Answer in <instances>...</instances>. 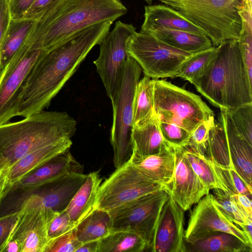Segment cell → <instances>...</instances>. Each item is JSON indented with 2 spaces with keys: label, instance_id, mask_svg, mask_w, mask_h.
Instances as JSON below:
<instances>
[{
  "label": "cell",
  "instance_id": "6da1fadb",
  "mask_svg": "<svg viewBox=\"0 0 252 252\" xmlns=\"http://www.w3.org/2000/svg\"><path fill=\"white\" fill-rule=\"evenodd\" d=\"M113 23L104 22L80 31L40 57L19 92L17 116L26 117L48 107Z\"/></svg>",
  "mask_w": 252,
  "mask_h": 252
},
{
  "label": "cell",
  "instance_id": "7a4b0ae2",
  "mask_svg": "<svg viewBox=\"0 0 252 252\" xmlns=\"http://www.w3.org/2000/svg\"><path fill=\"white\" fill-rule=\"evenodd\" d=\"M127 12L120 0H61L35 21L23 44L48 51L76 32L95 24L114 22Z\"/></svg>",
  "mask_w": 252,
  "mask_h": 252
},
{
  "label": "cell",
  "instance_id": "3957f363",
  "mask_svg": "<svg viewBox=\"0 0 252 252\" xmlns=\"http://www.w3.org/2000/svg\"><path fill=\"white\" fill-rule=\"evenodd\" d=\"M76 120L65 112L41 111L21 120L0 125V172L4 175L30 153L71 139Z\"/></svg>",
  "mask_w": 252,
  "mask_h": 252
},
{
  "label": "cell",
  "instance_id": "277c9868",
  "mask_svg": "<svg viewBox=\"0 0 252 252\" xmlns=\"http://www.w3.org/2000/svg\"><path fill=\"white\" fill-rule=\"evenodd\" d=\"M194 85L220 110L252 103V82L243 63L238 40H226L217 46L211 64Z\"/></svg>",
  "mask_w": 252,
  "mask_h": 252
},
{
  "label": "cell",
  "instance_id": "5b68a950",
  "mask_svg": "<svg viewBox=\"0 0 252 252\" xmlns=\"http://www.w3.org/2000/svg\"><path fill=\"white\" fill-rule=\"evenodd\" d=\"M200 28L217 47L228 40H238L244 0H158Z\"/></svg>",
  "mask_w": 252,
  "mask_h": 252
},
{
  "label": "cell",
  "instance_id": "8992f818",
  "mask_svg": "<svg viewBox=\"0 0 252 252\" xmlns=\"http://www.w3.org/2000/svg\"><path fill=\"white\" fill-rule=\"evenodd\" d=\"M154 111L158 122L173 124L190 134L214 116L199 95L162 79L155 81Z\"/></svg>",
  "mask_w": 252,
  "mask_h": 252
},
{
  "label": "cell",
  "instance_id": "52a82bcc",
  "mask_svg": "<svg viewBox=\"0 0 252 252\" xmlns=\"http://www.w3.org/2000/svg\"><path fill=\"white\" fill-rule=\"evenodd\" d=\"M142 69L130 57L127 58L123 77L113 101V121L110 142L113 150V163L116 168L127 162L132 150L131 131L133 126V101Z\"/></svg>",
  "mask_w": 252,
  "mask_h": 252
},
{
  "label": "cell",
  "instance_id": "ba28073f",
  "mask_svg": "<svg viewBox=\"0 0 252 252\" xmlns=\"http://www.w3.org/2000/svg\"><path fill=\"white\" fill-rule=\"evenodd\" d=\"M126 49L145 75L155 79L175 77L181 66L193 54L174 48L141 31L128 39Z\"/></svg>",
  "mask_w": 252,
  "mask_h": 252
},
{
  "label": "cell",
  "instance_id": "9c48e42d",
  "mask_svg": "<svg viewBox=\"0 0 252 252\" xmlns=\"http://www.w3.org/2000/svg\"><path fill=\"white\" fill-rule=\"evenodd\" d=\"M69 150L6 187L0 194V217L19 211L29 193L39 187L67 173H83V166L74 158Z\"/></svg>",
  "mask_w": 252,
  "mask_h": 252
},
{
  "label": "cell",
  "instance_id": "30bf717a",
  "mask_svg": "<svg viewBox=\"0 0 252 252\" xmlns=\"http://www.w3.org/2000/svg\"><path fill=\"white\" fill-rule=\"evenodd\" d=\"M116 169L101 183L94 209L109 212L142 196L164 189L163 186L147 177L129 160Z\"/></svg>",
  "mask_w": 252,
  "mask_h": 252
},
{
  "label": "cell",
  "instance_id": "8fae6325",
  "mask_svg": "<svg viewBox=\"0 0 252 252\" xmlns=\"http://www.w3.org/2000/svg\"><path fill=\"white\" fill-rule=\"evenodd\" d=\"M169 195L164 189L142 196L108 212L112 231H128L150 245L161 209Z\"/></svg>",
  "mask_w": 252,
  "mask_h": 252
},
{
  "label": "cell",
  "instance_id": "7c38bea8",
  "mask_svg": "<svg viewBox=\"0 0 252 252\" xmlns=\"http://www.w3.org/2000/svg\"><path fill=\"white\" fill-rule=\"evenodd\" d=\"M136 32L133 25L118 21L99 44V55L94 64L111 101L120 85L128 56L127 41Z\"/></svg>",
  "mask_w": 252,
  "mask_h": 252
},
{
  "label": "cell",
  "instance_id": "4fadbf2b",
  "mask_svg": "<svg viewBox=\"0 0 252 252\" xmlns=\"http://www.w3.org/2000/svg\"><path fill=\"white\" fill-rule=\"evenodd\" d=\"M9 240L17 242L21 252H46L51 243L48 230L59 213L29 195L22 203Z\"/></svg>",
  "mask_w": 252,
  "mask_h": 252
},
{
  "label": "cell",
  "instance_id": "5bb4252c",
  "mask_svg": "<svg viewBox=\"0 0 252 252\" xmlns=\"http://www.w3.org/2000/svg\"><path fill=\"white\" fill-rule=\"evenodd\" d=\"M46 51L22 44L0 70V125L17 116L16 105L21 89L32 68Z\"/></svg>",
  "mask_w": 252,
  "mask_h": 252
},
{
  "label": "cell",
  "instance_id": "9a60e30c",
  "mask_svg": "<svg viewBox=\"0 0 252 252\" xmlns=\"http://www.w3.org/2000/svg\"><path fill=\"white\" fill-rule=\"evenodd\" d=\"M216 231L233 234L252 248V242L244 231L220 213L213 203V194L209 193L196 203L191 211L185 231V239L186 242L192 244Z\"/></svg>",
  "mask_w": 252,
  "mask_h": 252
},
{
  "label": "cell",
  "instance_id": "2e32d148",
  "mask_svg": "<svg viewBox=\"0 0 252 252\" xmlns=\"http://www.w3.org/2000/svg\"><path fill=\"white\" fill-rule=\"evenodd\" d=\"M184 211L169 196L164 203L148 247L152 252H186Z\"/></svg>",
  "mask_w": 252,
  "mask_h": 252
},
{
  "label": "cell",
  "instance_id": "e0dca14e",
  "mask_svg": "<svg viewBox=\"0 0 252 252\" xmlns=\"http://www.w3.org/2000/svg\"><path fill=\"white\" fill-rule=\"evenodd\" d=\"M175 162L171 182L163 187L169 195L184 211L190 209L210 190L193 171L181 147H173Z\"/></svg>",
  "mask_w": 252,
  "mask_h": 252
},
{
  "label": "cell",
  "instance_id": "ac0fdd59",
  "mask_svg": "<svg viewBox=\"0 0 252 252\" xmlns=\"http://www.w3.org/2000/svg\"><path fill=\"white\" fill-rule=\"evenodd\" d=\"M86 176L83 173H67L35 189L27 197L32 195L39 203L60 213L66 209Z\"/></svg>",
  "mask_w": 252,
  "mask_h": 252
},
{
  "label": "cell",
  "instance_id": "d6986e66",
  "mask_svg": "<svg viewBox=\"0 0 252 252\" xmlns=\"http://www.w3.org/2000/svg\"><path fill=\"white\" fill-rule=\"evenodd\" d=\"M219 123L224 132L234 170L252 189V145L238 133L225 110H220Z\"/></svg>",
  "mask_w": 252,
  "mask_h": 252
},
{
  "label": "cell",
  "instance_id": "ffe728a7",
  "mask_svg": "<svg viewBox=\"0 0 252 252\" xmlns=\"http://www.w3.org/2000/svg\"><path fill=\"white\" fill-rule=\"evenodd\" d=\"M129 160L143 174L163 187L172 180L175 157L173 147L167 143L155 155L141 156L132 151Z\"/></svg>",
  "mask_w": 252,
  "mask_h": 252
},
{
  "label": "cell",
  "instance_id": "44dd1931",
  "mask_svg": "<svg viewBox=\"0 0 252 252\" xmlns=\"http://www.w3.org/2000/svg\"><path fill=\"white\" fill-rule=\"evenodd\" d=\"M144 9V19L140 31L168 28L206 35L202 29L169 6L151 4L145 6Z\"/></svg>",
  "mask_w": 252,
  "mask_h": 252
},
{
  "label": "cell",
  "instance_id": "7402d4cb",
  "mask_svg": "<svg viewBox=\"0 0 252 252\" xmlns=\"http://www.w3.org/2000/svg\"><path fill=\"white\" fill-rule=\"evenodd\" d=\"M72 144L71 139L66 140L41 147L26 155L5 174L4 188L17 182L55 156L70 149Z\"/></svg>",
  "mask_w": 252,
  "mask_h": 252
},
{
  "label": "cell",
  "instance_id": "603a6c76",
  "mask_svg": "<svg viewBox=\"0 0 252 252\" xmlns=\"http://www.w3.org/2000/svg\"><path fill=\"white\" fill-rule=\"evenodd\" d=\"M102 179L99 172L87 174L86 178L65 209L71 220L76 225L94 209Z\"/></svg>",
  "mask_w": 252,
  "mask_h": 252
},
{
  "label": "cell",
  "instance_id": "cb8c5ba5",
  "mask_svg": "<svg viewBox=\"0 0 252 252\" xmlns=\"http://www.w3.org/2000/svg\"><path fill=\"white\" fill-rule=\"evenodd\" d=\"M130 140L132 151L141 156L158 154L166 143L154 113L145 122L132 126Z\"/></svg>",
  "mask_w": 252,
  "mask_h": 252
},
{
  "label": "cell",
  "instance_id": "d4e9b609",
  "mask_svg": "<svg viewBox=\"0 0 252 252\" xmlns=\"http://www.w3.org/2000/svg\"><path fill=\"white\" fill-rule=\"evenodd\" d=\"M144 32L153 35L174 48L189 53H196L214 46L207 36L184 31L159 28Z\"/></svg>",
  "mask_w": 252,
  "mask_h": 252
},
{
  "label": "cell",
  "instance_id": "484cf974",
  "mask_svg": "<svg viewBox=\"0 0 252 252\" xmlns=\"http://www.w3.org/2000/svg\"><path fill=\"white\" fill-rule=\"evenodd\" d=\"M186 252H252V248L231 233L216 231L193 243L186 242Z\"/></svg>",
  "mask_w": 252,
  "mask_h": 252
},
{
  "label": "cell",
  "instance_id": "4316f807",
  "mask_svg": "<svg viewBox=\"0 0 252 252\" xmlns=\"http://www.w3.org/2000/svg\"><path fill=\"white\" fill-rule=\"evenodd\" d=\"M181 148L193 171L208 189H220L229 193L218 177L212 160L203 150L189 142Z\"/></svg>",
  "mask_w": 252,
  "mask_h": 252
},
{
  "label": "cell",
  "instance_id": "83f0119b",
  "mask_svg": "<svg viewBox=\"0 0 252 252\" xmlns=\"http://www.w3.org/2000/svg\"><path fill=\"white\" fill-rule=\"evenodd\" d=\"M112 232V220L108 212L94 209L75 227V232L82 243L99 241Z\"/></svg>",
  "mask_w": 252,
  "mask_h": 252
},
{
  "label": "cell",
  "instance_id": "f1b7e54d",
  "mask_svg": "<svg viewBox=\"0 0 252 252\" xmlns=\"http://www.w3.org/2000/svg\"><path fill=\"white\" fill-rule=\"evenodd\" d=\"M35 21L11 19L0 46V70L23 44Z\"/></svg>",
  "mask_w": 252,
  "mask_h": 252
},
{
  "label": "cell",
  "instance_id": "f546056e",
  "mask_svg": "<svg viewBox=\"0 0 252 252\" xmlns=\"http://www.w3.org/2000/svg\"><path fill=\"white\" fill-rule=\"evenodd\" d=\"M155 79L145 75L138 82L133 101V126L148 121L154 114Z\"/></svg>",
  "mask_w": 252,
  "mask_h": 252
},
{
  "label": "cell",
  "instance_id": "4dcf8cb0",
  "mask_svg": "<svg viewBox=\"0 0 252 252\" xmlns=\"http://www.w3.org/2000/svg\"><path fill=\"white\" fill-rule=\"evenodd\" d=\"M146 249V242L137 235L118 231L100 240L97 252H142Z\"/></svg>",
  "mask_w": 252,
  "mask_h": 252
},
{
  "label": "cell",
  "instance_id": "1f68e13d",
  "mask_svg": "<svg viewBox=\"0 0 252 252\" xmlns=\"http://www.w3.org/2000/svg\"><path fill=\"white\" fill-rule=\"evenodd\" d=\"M217 51V47L193 54L181 66L175 77L194 84L206 72Z\"/></svg>",
  "mask_w": 252,
  "mask_h": 252
},
{
  "label": "cell",
  "instance_id": "d6a6232c",
  "mask_svg": "<svg viewBox=\"0 0 252 252\" xmlns=\"http://www.w3.org/2000/svg\"><path fill=\"white\" fill-rule=\"evenodd\" d=\"M205 154L213 162L233 168L225 133L219 122L210 131Z\"/></svg>",
  "mask_w": 252,
  "mask_h": 252
},
{
  "label": "cell",
  "instance_id": "836d02e7",
  "mask_svg": "<svg viewBox=\"0 0 252 252\" xmlns=\"http://www.w3.org/2000/svg\"><path fill=\"white\" fill-rule=\"evenodd\" d=\"M213 203L220 213L228 220L242 229L252 219L242 212L230 197V194L220 189H213Z\"/></svg>",
  "mask_w": 252,
  "mask_h": 252
},
{
  "label": "cell",
  "instance_id": "e575fe53",
  "mask_svg": "<svg viewBox=\"0 0 252 252\" xmlns=\"http://www.w3.org/2000/svg\"><path fill=\"white\" fill-rule=\"evenodd\" d=\"M225 111L238 133L252 145V103Z\"/></svg>",
  "mask_w": 252,
  "mask_h": 252
},
{
  "label": "cell",
  "instance_id": "d590c367",
  "mask_svg": "<svg viewBox=\"0 0 252 252\" xmlns=\"http://www.w3.org/2000/svg\"><path fill=\"white\" fill-rule=\"evenodd\" d=\"M212 162L218 177L227 189L230 195L242 194L251 198L252 189L247 185L234 168L223 166L213 161Z\"/></svg>",
  "mask_w": 252,
  "mask_h": 252
},
{
  "label": "cell",
  "instance_id": "8d00e7d4",
  "mask_svg": "<svg viewBox=\"0 0 252 252\" xmlns=\"http://www.w3.org/2000/svg\"><path fill=\"white\" fill-rule=\"evenodd\" d=\"M243 63L249 78L252 82V22L242 21V28L238 40Z\"/></svg>",
  "mask_w": 252,
  "mask_h": 252
},
{
  "label": "cell",
  "instance_id": "74e56055",
  "mask_svg": "<svg viewBox=\"0 0 252 252\" xmlns=\"http://www.w3.org/2000/svg\"><path fill=\"white\" fill-rule=\"evenodd\" d=\"M158 125L161 134L168 145L182 147L189 143L191 134L185 129L171 123L158 122Z\"/></svg>",
  "mask_w": 252,
  "mask_h": 252
},
{
  "label": "cell",
  "instance_id": "f35d334b",
  "mask_svg": "<svg viewBox=\"0 0 252 252\" xmlns=\"http://www.w3.org/2000/svg\"><path fill=\"white\" fill-rule=\"evenodd\" d=\"M82 244L77 239L74 228L52 240L46 252H75Z\"/></svg>",
  "mask_w": 252,
  "mask_h": 252
},
{
  "label": "cell",
  "instance_id": "ab89813d",
  "mask_svg": "<svg viewBox=\"0 0 252 252\" xmlns=\"http://www.w3.org/2000/svg\"><path fill=\"white\" fill-rule=\"evenodd\" d=\"M76 226L65 209L59 213L51 223L48 230L49 238L52 241L71 231Z\"/></svg>",
  "mask_w": 252,
  "mask_h": 252
},
{
  "label": "cell",
  "instance_id": "60d3db41",
  "mask_svg": "<svg viewBox=\"0 0 252 252\" xmlns=\"http://www.w3.org/2000/svg\"><path fill=\"white\" fill-rule=\"evenodd\" d=\"M215 123L214 116L200 123L191 132L189 142L205 152L209 132Z\"/></svg>",
  "mask_w": 252,
  "mask_h": 252
},
{
  "label": "cell",
  "instance_id": "b9f144b4",
  "mask_svg": "<svg viewBox=\"0 0 252 252\" xmlns=\"http://www.w3.org/2000/svg\"><path fill=\"white\" fill-rule=\"evenodd\" d=\"M61 0H34L31 7L20 19L36 21L51 11Z\"/></svg>",
  "mask_w": 252,
  "mask_h": 252
},
{
  "label": "cell",
  "instance_id": "7bdbcfd3",
  "mask_svg": "<svg viewBox=\"0 0 252 252\" xmlns=\"http://www.w3.org/2000/svg\"><path fill=\"white\" fill-rule=\"evenodd\" d=\"M19 214V212L18 211L0 217V252L3 251Z\"/></svg>",
  "mask_w": 252,
  "mask_h": 252
},
{
  "label": "cell",
  "instance_id": "ee69618b",
  "mask_svg": "<svg viewBox=\"0 0 252 252\" xmlns=\"http://www.w3.org/2000/svg\"><path fill=\"white\" fill-rule=\"evenodd\" d=\"M34 1V0H10L9 9L11 19H21Z\"/></svg>",
  "mask_w": 252,
  "mask_h": 252
},
{
  "label": "cell",
  "instance_id": "f6af8a7d",
  "mask_svg": "<svg viewBox=\"0 0 252 252\" xmlns=\"http://www.w3.org/2000/svg\"><path fill=\"white\" fill-rule=\"evenodd\" d=\"M10 20L8 0H0V46Z\"/></svg>",
  "mask_w": 252,
  "mask_h": 252
},
{
  "label": "cell",
  "instance_id": "bcb514c9",
  "mask_svg": "<svg viewBox=\"0 0 252 252\" xmlns=\"http://www.w3.org/2000/svg\"><path fill=\"white\" fill-rule=\"evenodd\" d=\"M231 198L235 202L238 207L248 217L252 219V203L251 198L242 194L230 195Z\"/></svg>",
  "mask_w": 252,
  "mask_h": 252
},
{
  "label": "cell",
  "instance_id": "7dc6e473",
  "mask_svg": "<svg viewBox=\"0 0 252 252\" xmlns=\"http://www.w3.org/2000/svg\"><path fill=\"white\" fill-rule=\"evenodd\" d=\"M99 241H90L83 243L75 252H97Z\"/></svg>",
  "mask_w": 252,
  "mask_h": 252
},
{
  "label": "cell",
  "instance_id": "c3c4849f",
  "mask_svg": "<svg viewBox=\"0 0 252 252\" xmlns=\"http://www.w3.org/2000/svg\"><path fill=\"white\" fill-rule=\"evenodd\" d=\"M5 186V177L4 175L0 172V194L3 191Z\"/></svg>",
  "mask_w": 252,
  "mask_h": 252
},
{
  "label": "cell",
  "instance_id": "681fc988",
  "mask_svg": "<svg viewBox=\"0 0 252 252\" xmlns=\"http://www.w3.org/2000/svg\"><path fill=\"white\" fill-rule=\"evenodd\" d=\"M146 2L149 5H151L154 0H143Z\"/></svg>",
  "mask_w": 252,
  "mask_h": 252
},
{
  "label": "cell",
  "instance_id": "f907efd6",
  "mask_svg": "<svg viewBox=\"0 0 252 252\" xmlns=\"http://www.w3.org/2000/svg\"><path fill=\"white\" fill-rule=\"evenodd\" d=\"M10 0H8V1H9Z\"/></svg>",
  "mask_w": 252,
  "mask_h": 252
}]
</instances>
